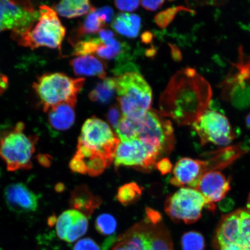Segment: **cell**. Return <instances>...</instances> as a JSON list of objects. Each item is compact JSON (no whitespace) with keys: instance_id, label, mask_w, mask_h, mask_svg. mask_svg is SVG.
<instances>
[{"instance_id":"obj_1","label":"cell","mask_w":250,"mask_h":250,"mask_svg":"<svg viewBox=\"0 0 250 250\" xmlns=\"http://www.w3.org/2000/svg\"><path fill=\"white\" fill-rule=\"evenodd\" d=\"M210 83L195 69L186 68L171 78L159 99L161 113L179 125H192L208 109Z\"/></svg>"},{"instance_id":"obj_2","label":"cell","mask_w":250,"mask_h":250,"mask_svg":"<svg viewBox=\"0 0 250 250\" xmlns=\"http://www.w3.org/2000/svg\"><path fill=\"white\" fill-rule=\"evenodd\" d=\"M24 129L22 122L0 129V158L9 171L32 168L33 155L39 138L37 135H28Z\"/></svg>"},{"instance_id":"obj_3","label":"cell","mask_w":250,"mask_h":250,"mask_svg":"<svg viewBox=\"0 0 250 250\" xmlns=\"http://www.w3.org/2000/svg\"><path fill=\"white\" fill-rule=\"evenodd\" d=\"M119 105L124 116L141 120L150 109L152 90L142 75L126 72L114 78Z\"/></svg>"},{"instance_id":"obj_4","label":"cell","mask_w":250,"mask_h":250,"mask_svg":"<svg viewBox=\"0 0 250 250\" xmlns=\"http://www.w3.org/2000/svg\"><path fill=\"white\" fill-rule=\"evenodd\" d=\"M84 83L85 79L83 78L74 79L62 73H46L37 78L33 86L43 111L47 112L63 103L76 105L77 96Z\"/></svg>"},{"instance_id":"obj_5","label":"cell","mask_w":250,"mask_h":250,"mask_svg":"<svg viewBox=\"0 0 250 250\" xmlns=\"http://www.w3.org/2000/svg\"><path fill=\"white\" fill-rule=\"evenodd\" d=\"M40 18L29 30L12 38L20 46L34 49L40 47L61 48L65 35L62 26L54 9L47 5L39 8Z\"/></svg>"},{"instance_id":"obj_6","label":"cell","mask_w":250,"mask_h":250,"mask_svg":"<svg viewBox=\"0 0 250 250\" xmlns=\"http://www.w3.org/2000/svg\"><path fill=\"white\" fill-rule=\"evenodd\" d=\"M120 143V139L109 125L96 117L89 118L85 122L78 140V145L104 156L110 165L114 162Z\"/></svg>"},{"instance_id":"obj_7","label":"cell","mask_w":250,"mask_h":250,"mask_svg":"<svg viewBox=\"0 0 250 250\" xmlns=\"http://www.w3.org/2000/svg\"><path fill=\"white\" fill-rule=\"evenodd\" d=\"M164 152L159 146L140 139L120 142L115 152V167H129L142 171H150Z\"/></svg>"},{"instance_id":"obj_8","label":"cell","mask_w":250,"mask_h":250,"mask_svg":"<svg viewBox=\"0 0 250 250\" xmlns=\"http://www.w3.org/2000/svg\"><path fill=\"white\" fill-rule=\"evenodd\" d=\"M206 200L198 190L188 187L181 188L166 200L165 211L175 223L187 224L196 223L207 206Z\"/></svg>"},{"instance_id":"obj_9","label":"cell","mask_w":250,"mask_h":250,"mask_svg":"<svg viewBox=\"0 0 250 250\" xmlns=\"http://www.w3.org/2000/svg\"><path fill=\"white\" fill-rule=\"evenodd\" d=\"M238 62L233 65L230 73L222 84V97L237 108L250 105V56L240 51Z\"/></svg>"},{"instance_id":"obj_10","label":"cell","mask_w":250,"mask_h":250,"mask_svg":"<svg viewBox=\"0 0 250 250\" xmlns=\"http://www.w3.org/2000/svg\"><path fill=\"white\" fill-rule=\"evenodd\" d=\"M192 125L202 146L211 143L227 146L235 139V134L228 118L217 111L207 109Z\"/></svg>"},{"instance_id":"obj_11","label":"cell","mask_w":250,"mask_h":250,"mask_svg":"<svg viewBox=\"0 0 250 250\" xmlns=\"http://www.w3.org/2000/svg\"><path fill=\"white\" fill-rule=\"evenodd\" d=\"M161 147L164 154L173 149L174 129L171 122L160 112L150 109L140 120L138 137Z\"/></svg>"},{"instance_id":"obj_12","label":"cell","mask_w":250,"mask_h":250,"mask_svg":"<svg viewBox=\"0 0 250 250\" xmlns=\"http://www.w3.org/2000/svg\"><path fill=\"white\" fill-rule=\"evenodd\" d=\"M40 18L39 10L30 1H0V33L11 30L12 36L33 27Z\"/></svg>"},{"instance_id":"obj_13","label":"cell","mask_w":250,"mask_h":250,"mask_svg":"<svg viewBox=\"0 0 250 250\" xmlns=\"http://www.w3.org/2000/svg\"><path fill=\"white\" fill-rule=\"evenodd\" d=\"M121 236L135 244L140 250H174L170 232L162 223L155 225L144 221Z\"/></svg>"},{"instance_id":"obj_14","label":"cell","mask_w":250,"mask_h":250,"mask_svg":"<svg viewBox=\"0 0 250 250\" xmlns=\"http://www.w3.org/2000/svg\"><path fill=\"white\" fill-rule=\"evenodd\" d=\"M202 161L189 158H183L177 161L174 167L173 177L170 180L172 185L176 187H188L195 189L201 178L206 172L218 168L216 162Z\"/></svg>"},{"instance_id":"obj_15","label":"cell","mask_w":250,"mask_h":250,"mask_svg":"<svg viewBox=\"0 0 250 250\" xmlns=\"http://www.w3.org/2000/svg\"><path fill=\"white\" fill-rule=\"evenodd\" d=\"M230 189V181L220 171L206 172L199 180L195 189L204 197L207 208L213 210L214 203L221 201Z\"/></svg>"},{"instance_id":"obj_16","label":"cell","mask_w":250,"mask_h":250,"mask_svg":"<svg viewBox=\"0 0 250 250\" xmlns=\"http://www.w3.org/2000/svg\"><path fill=\"white\" fill-rule=\"evenodd\" d=\"M4 199L9 210L17 213H26L37 210L39 198L25 184H9L4 190Z\"/></svg>"},{"instance_id":"obj_17","label":"cell","mask_w":250,"mask_h":250,"mask_svg":"<svg viewBox=\"0 0 250 250\" xmlns=\"http://www.w3.org/2000/svg\"><path fill=\"white\" fill-rule=\"evenodd\" d=\"M240 244V209L232 213L224 215L218 227L215 239L217 249L230 245Z\"/></svg>"},{"instance_id":"obj_18","label":"cell","mask_w":250,"mask_h":250,"mask_svg":"<svg viewBox=\"0 0 250 250\" xmlns=\"http://www.w3.org/2000/svg\"><path fill=\"white\" fill-rule=\"evenodd\" d=\"M69 203L74 210L88 217L101 205L102 199L94 195L86 186L83 185L77 187L71 192Z\"/></svg>"},{"instance_id":"obj_19","label":"cell","mask_w":250,"mask_h":250,"mask_svg":"<svg viewBox=\"0 0 250 250\" xmlns=\"http://www.w3.org/2000/svg\"><path fill=\"white\" fill-rule=\"evenodd\" d=\"M76 105L63 103L49 109L47 112L48 123L52 129L57 131L69 129L76 120Z\"/></svg>"},{"instance_id":"obj_20","label":"cell","mask_w":250,"mask_h":250,"mask_svg":"<svg viewBox=\"0 0 250 250\" xmlns=\"http://www.w3.org/2000/svg\"><path fill=\"white\" fill-rule=\"evenodd\" d=\"M70 65L77 76L98 77L103 80L107 74L104 62L92 55L75 58L70 61Z\"/></svg>"},{"instance_id":"obj_21","label":"cell","mask_w":250,"mask_h":250,"mask_svg":"<svg viewBox=\"0 0 250 250\" xmlns=\"http://www.w3.org/2000/svg\"><path fill=\"white\" fill-rule=\"evenodd\" d=\"M77 154L82 156L85 162L87 168V174L90 176L96 177L111 166L102 154L83 146L78 145Z\"/></svg>"},{"instance_id":"obj_22","label":"cell","mask_w":250,"mask_h":250,"mask_svg":"<svg viewBox=\"0 0 250 250\" xmlns=\"http://www.w3.org/2000/svg\"><path fill=\"white\" fill-rule=\"evenodd\" d=\"M112 27L119 34L128 38H136L141 27V19L138 15L120 14L112 21Z\"/></svg>"},{"instance_id":"obj_23","label":"cell","mask_w":250,"mask_h":250,"mask_svg":"<svg viewBox=\"0 0 250 250\" xmlns=\"http://www.w3.org/2000/svg\"><path fill=\"white\" fill-rule=\"evenodd\" d=\"M56 13L68 19L89 13L94 8L87 0H65L54 5Z\"/></svg>"},{"instance_id":"obj_24","label":"cell","mask_w":250,"mask_h":250,"mask_svg":"<svg viewBox=\"0 0 250 250\" xmlns=\"http://www.w3.org/2000/svg\"><path fill=\"white\" fill-rule=\"evenodd\" d=\"M105 23L96 13L95 8L87 15L83 22L74 30L73 36L70 39L72 45L76 43L83 36L89 34L99 33L105 26Z\"/></svg>"},{"instance_id":"obj_25","label":"cell","mask_w":250,"mask_h":250,"mask_svg":"<svg viewBox=\"0 0 250 250\" xmlns=\"http://www.w3.org/2000/svg\"><path fill=\"white\" fill-rule=\"evenodd\" d=\"M129 49L126 43L122 42L117 39H111L108 42H102L97 49L95 54L105 60H116L123 58L125 52Z\"/></svg>"},{"instance_id":"obj_26","label":"cell","mask_w":250,"mask_h":250,"mask_svg":"<svg viewBox=\"0 0 250 250\" xmlns=\"http://www.w3.org/2000/svg\"><path fill=\"white\" fill-rule=\"evenodd\" d=\"M116 92L114 78L103 79L89 93V99L92 102L102 104L110 102Z\"/></svg>"},{"instance_id":"obj_27","label":"cell","mask_w":250,"mask_h":250,"mask_svg":"<svg viewBox=\"0 0 250 250\" xmlns=\"http://www.w3.org/2000/svg\"><path fill=\"white\" fill-rule=\"evenodd\" d=\"M140 120H133L123 115L115 130L121 142L137 139L138 137Z\"/></svg>"},{"instance_id":"obj_28","label":"cell","mask_w":250,"mask_h":250,"mask_svg":"<svg viewBox=\"0 0 250 250\" xmlns=\"http://www.w3.org/2000/svg\"><path fill=\"white\" fill-rule=\"evenodd\" d=\"M142 191L143 188L136 183H127L119 188L116 199L124 206L130 205L140 198Z\"/></svg>"},{"instance_id":"obj_29","label":"cell","mask_w":250,"mask_h":250,"mask_svg":"<svg viewBox=\"0 0 250 250\" xmlns=\"http://www.w3.org/2000/svg\"><path fill=\"white\" fill-rule=\"evenodd\" d=\"M88 228V220L79 211L67 234L65 242L73 243L85 234Z\"/></svg>"},{"instance_id":"obj_30","label":"cell","mask_w":250,"mask_h":250,"mask_svg":"<svg viewBox=\"0 0 250 250\" xmlns=\"http://www.w3.org/2000/svg\"><path fill=\"white\" fill-rule=\"evenodd\" d=\"M78 212L79 211L76 210L65 211L57 218L56 231L59 239L65 241L68 230L77 217Z\"/></svg>"},{"instance_id":"obj_31","label":"cell","mask_w":250,"mask_h":250,"mask_svg":"<svg viewBox=\"0 0 250 250\" xmlns=\"http://www.w3.org/2000/svg\"><path fill=\"white\" fill-rule=\"evenodd\" d=\"M181 248L183 250H204L205 241L201 233L189 231L181 237Z\"/></svg>"},{"instance_id":"obj_32","label":"cell","mask_w":250,"mask_h":250,"mask_svg":"<svg viewBox=\"0 0 250 250\" xmlns=\"http://www.w3.org/2000/svg\"><path fill=\"white\" fill-rule=\"evenodd\" d=\"M95 227L97 231L102 235L112 236L116 231L117 223L112 215L102 214L97 217Z\"/></svg>"},{"instance_id":"obj_33","label":"cell","mask_w":250,"mask_h":250,"mask_svg":"<svg viewBox=\"0 0 250 250\" xmlns=\"http://www.w3.org/2000/svg\"><path fill=\"white\" fill-rule=\"evenodd\" d=\"M240 244L243 250H250V214L240 209Z\"/></svg>"},{"instance_id":"obj_34","label":"cell","mask_w":250,"mask_h":250,"mask_svg":"<svg viewBox=\"0 0 250 250\" xmlns=\"http://www.w3.org/2000/svg\"><path fill=\"white\" fill-rule=\"evenodd\" d=\"M181 11L192 12L189 10V9L183 7L168 9L167 10L162 12L161 13L156 16L155 18L156 23H157L159 27L165 28L168 26V24L173 20L176 14Z\"/></svg>"},{"instance_id":"obj_35","label":"cell","mask_w":250,"mask_h":250,"mask_svg":"<svg viewBox=\"0 0 250 250\" xmlns=\"http://www.w3.org/2000/svg\"><path fill=\"white\" fill-rule=\"evenodd\" d=\"M70 170L74 172L82 174H87V168L85 161L80 155L76 153L71 159L69 164Z\"/></svg>"},{"instance_id":"obj_36","label":"cell","mask_w":250,"mask_h":250,"mask_svg":"<svg viewBox=\"0 0 250 250\" xmlns=\"http://www.w3.org/2000/svg\"><path fill=\"white\" fill-rule=\"evenodd\" d=\"M121 112L120 105L115 104L109 109L107 114L109 124L115 130L120 123L121 118L123 117L121 116Z\"/></svg>"},{"instance_id":"obj_37","label":"cell","mask_w":250,"mask_h":250,"mask_svg":"<svg viewBox=\"0 0 250 250\" xmlns=\"http://www.w3.org/2000/svg\"><path fill=\"white\" fill-rule=\"evenodd\" d=\"M73 250H102L98 243L90 238H83L78 241Z\"/></svg>"},{"instance_id":"obj_38","label":"cell","mask_w":250,"mask_h":250,"mask_svg":"<svg viewBox=\"0 0 250 250\" xmlns=\"http://www.w3.org/2000/svg\"><path fill=\"white\" fill-rule=\"evenodd\" d=\"M112 250H140L135 244L123 238L121 236L117 237L112 245Z\"/></svg>"},{"instance_id":"obj_39","label":"cell","mask_w":250,"mask_h":250,"mask_svg":"<svg viewBox=\"0 0 250 250\" xmlns=\"http://www.w3.org/2000/svg\"><path fill=\"white\" fill-rule=\"evenodd\" d=\"M95 12L105 24L110 23L112 22V20H113L114 11L109 7H104L99 9H95Z\"/></svg>"},{"instance_id":"obj_40","label":"cell","mask_w":250,"mask_h":250,"mask_svg":"<svg viewBox=\"0 0 250 250\" xmlns=\"http://www.w3.org/2000/svg\"><path fill=\"white\" fill-rule=\"evenodd\" d=\"M115 6L122 11L132 12L138 8L139 1H116Z\"/></svg>"},{"instance_id":"obj_41","label":"cell","mask_w":250,"mask_h":250,"mask_svg":"<svg viewBox=\"0 0 250 250\" xmlns=\"http://www.w3.org/2000/svg\"><path fill=\"white\" fill-rule=\"evenodd\" d=\"M162 215L159 212L149 208L146 209L145 221L148 223L155 225L162 223Z\"/></svg>"},{"instance_id":"obj_42","label":"cell","mask_w":250,"mask_h":250,"mask_svg":"<svg viewBox=\"0 0 250 250\" xmlns=\"http://www.w3.org/2000/svg\"><path fill=\"white\" fill-rule=\"evenodd\" d=\"M156 167L162 175L167 174L170 173L172 170V165L167 158H163L157 162Z\"/></svg>"},{"instance_id":"obj_43","label":"cell","mask_w":250,"mask_h":250,"mask_svg":"<svg viewBox=\"0 0 250 250\" xmlns=\"http://www.w3.org/2000/svg\"><path fill=\"white\" fill-rule=\"evenodd\" d=\"M165 1H141L144 8L149 11H156L163 5Z\"/></svg>"},{"instance_id":"obj_44","label":"cell","mask_w":250,"mask_h":250,"mask_svg":"<svg viewBox=\"0 0 250 250\" xmlns=\"http://www.w3.org/2000/svg\"><path fill=\"white\" fill-rule=\"evenodd\" d=\"M115 34L112 31L103 29L99 32V38L103 42H108V41L114 39Z\"/></svg>"},{"instance_id":"obj_45","label":"cell","mask_w":250,"mask_h":250,"mask_svg":"<svg viewBox=\"0 0 250 250\" xmlns=\"http://www.w3.org/2000/svg\"><path fill=\"white\" fill-rule=\"evenodd\" d=\"M8 78L0 72V95L4 93L8 87Z\"/></svg>"},{"instance_id":"obj_46","label":"cell","mask_w":250,"mask_h":250,"mask_svg":"<svg viewBox=\"0 0 250 250\" xmlns=\"http://www.w3.org/2000/svg\"><path fill=\"white\" fill-rule=\"evenodd\" d=\"M39 163L44 167H49L51 165V156L45 154H40L38 156Z\"/></svg>"},{"instance_id":"obj_47","label":"cell","mask_w":250,"mask_h":250,"mask_svg":"<svg viewBox=\"0 0 250 250\" xmlns=\"http://www.w3.org/2000/svg\"><path fill=\"white\" fill-rule=\"evenodd\" d=\"M117 237H115V235L108 237V238L105 240L104 243H103L102 250H109V248L113 245Z\"/></svg>"},{"instance_id":"obj_48","label":"cell","mask_w":250,"mask_h":250,"mask_svg":"<svg viewBox=\"0 0 250 250\" xmlns=\"http://www.w3.org/2000/svg\"><path fill=\"white\" fill-rule=\"evenodd\" d=\"M221 250H243L241 248L239 245H230L229 246H227L224 247V248H222Z\"/></svg>"},{"instance_id":"obj_49","label":"cell","mask_w":250,"mask_h":250,"mask_svg":"<svg viewBox=\"0 0 250 250\" xmlns=\"http://www.w3.org/2000/svg\"><path fill=\"white\" fill-rule=\"evenodd\" d=\"M56 220H57V218L55 216V215H52L48 219V224L52 227L56 225Z\"/></svg>"},{"instance_id":"obj_50","label":"cell","mask_w":250,"mask_h":250,"mask_svg":"<svg viewBox=\"0 0 250 250\" xmlns=\"http://www.w3.org/2000/svg\"><path fill=\"white\" fill-rule=\"evenodd\" d=\"M64 189V186L62 183H59L55 187V189L56 191L58 192H61Z\"/></svg>"},{"instance_id":"obj_51","label":"cell","mask_w":250,"mask_h":250,"mask_svg":"<svg viewBox=\"0 0 250 250\" xmlns=\"http://www.w3.org/2000/svg\"><path fill=\"white\" fill-rule=\"evenodd\" d=\"M246 123L247 126L250 129V114L248 115L246 119Z\"/></svg>"},{"instance_id":"obj_52","label":"cell","mask_w":250,"mask_h":250,"mask_svg":"<svg viewBox=\"0 0 250 250\" xmlns=\"http://www.w3.org/2000/svg\"><path fill=\"white\" fill-rule=\"evenodd\" d=\"M247 208H248V211L250 214V193L249 196L248 202H247Z\"/></svg>"}]
</instances>
